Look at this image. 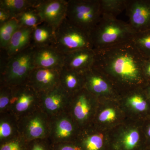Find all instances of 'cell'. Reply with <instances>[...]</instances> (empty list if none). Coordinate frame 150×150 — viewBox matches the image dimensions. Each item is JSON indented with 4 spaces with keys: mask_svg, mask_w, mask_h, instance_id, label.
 Masks as SVG:
<instances>
[{
    "mask_svg": "<svg viewBox=\"0 0 150 150\" xmlns=\"http://www.w3.org/2000/svg\"><path fill=\"white\" fill-rule=\"evenodd\" d=\"M95 58L93 49L77 50L64 54V67L83 72L93 66Z\"/></svg>",
    "mask_w": 150,
    "mask_h": 150,
    "instance_id": "cell-20",
    "label": "cell"
},
{
    "mask_svg": "<svg viewBox=\"0 0 150 150\" xmlns=\"http://www.w3.org/2000/svg\"><path fill=\"white\" fill-rule=\"evenodd\" d=\"M94 50L93 67L109 79L121 96L148 82L143 73L145 59L132 41Z\"/></svg>",
    "mask_w": 150,
    "mask_h": 150,
    "instance_id": "cell-1",
    "label": "cell"
},
{
    "mask_svg": "<svg viewBox=\"0 0 150 150\" xmlns=\"http://www.w3.org/2000/svg\"><path fill=\"white\" fill-rule=\"evenodd\" d=\"M83 73L85 88L98 99H120L121 96L115 87L101 72L92 67Z\"/></svg>",
    "mask_w": 150,
    "mask_h": 150,
    "instance_id": "cell-13",
    "label": "cell"
},
{
    "mask_svg": "<svg viewBox=\"0 0 150 150\" xmlns=\"http://www.w3.org/2000/svg\"><path fill=\"white\" fill-rule=\"evenodd\" d=\"M128 0H100L103 16L116 18L126 10Z\"/></svg>",
    "mask_w": 150,
    "mask_h": 150,
    "instance_id": "cell-26",
    "label": "cell"
},
{
    "mask_svg": "<svg viewBox=\"0 0 150 150\" xmlns=\"http://www.w3.org/2000/svg\"><path fill=\"white\" fill-rule=\"evenodd\" d=\"M50 118L48 139L52 144L76 142L81 129L68 112Z\"/></svg>",
    "mask_w": 150,
    "mask_h": 150,
    "instance_id": "cell-11",
    "label": "cell"
},
{
    "mask_svg": "<svg viewBox=\"0 0 150 150\" xmlns=\"http://www.w3.org/2000/svg\"><path fill=\"white\" fill-rule=\"evenodd\" d=\"M76 143L82 150H110L109 131L92 125L81 129Z\"/></svg>",
    "mask_w": 150,
    "mask_h": 150,
    "instance_id": "cell-17",
    "label": "cell"
},
{
    "mask_svg": "<svg viewBox=\"0 0 150 150\" xmlns=\"http://www.w3.org/2000/svg\"><path fill=\"white\" fill-rule=\"evenodd\" d=\"M51 118L40 107L18 119L20 136L26 142L48 139Z\"/></svg>",
    "mask_w": 150,
    "mask_h": 150,
    "instance_id": "cell-8",
    "label": "cell"
},
{
    "mask_svg": "<svg viewBox=\"0 0 150 150\" xmlns=\"http://www.w3.org/2000/svg\"><path fill=\"white\" fill-rule=\"evenodd\" d=\"M127 119L119 100L99 99L93 125L101 130L109 131Z\"/></svg>",
    "mask_w": 150,
    "mask_h": 150,
    "instance_id": "cell-9",
    "label": "cell"
},
{
    "mask_svg": "<svg viewBox=\"0 0 150 150\" xmlns=\"http://www.w3.org/2000/svg\"><path fill=\"white\" fill-rule=\"evenodd\" d=\"M12 96V87L0 86V114L9 112Z\"/></svg>",
    "mask_w": 150,
    "mask_h": 150,
    "instance_id": "cell-30",
    "label": "cell"
},
{
    "mask_svg": "<svg viewBox=\"0 0 150 150\" xmlns=\"http://www.w3.org/2000/svg\"><path fill=\"white\" fill-rule=\"evenodd\" d=\"M119 100L127 118L142 121L150 116V101L143 88L122 95Z\"/></svg>",
    "mask_w": 150,
    "mask_h": 150,
    "instance_id": "cell-12",
    "label": "cell"
},
{
    "mask_svg": "<svg viewBox=\"0 0 150 150\" xmlns=\"http://www.w3.org/2000/svg\"><path fill=\"white\" fill-rule=\"evenodd\" d=\"M144 150H150V149H146Z\"/></svg>",
    "mask_w": 150,
    "mask_h": 150,
    "instance_id": "cell-38",
    "label": "cell"
},
{
    "mask_svg": "<svg viewBox=\"0 0 150 150\" xmlns=\"http://www.w3.org/2000/svg\"><path fill=\"white\" fill-rule=\"evenodd\" d=\"M60 85L71 96L84 88L83 73L63 67L60 71Z\"/></svg>",
    "mask_w": 150,
    "mask_h": 150,
    "instance_id": "cell-21",
    "label": "cell"
},
{
    "mask_svg": "<svg viewBox=\"0 0 150 150\" xmlns=\"http://www.w3.org/2000/svg\"><path fill=\"white\" fill-rule=\"evenodd\" d=\"M53 145V144H52ZM53 150H82L76 142L53 145Z\"/></svg>",
    "mask_w": 150,
    "mask_h": 150,
    "instance_id": "cell-33",
    "label": "cell"
},
{
    "mask_svg": "<svg viewBox=\"0 0 150 150\" xmlns=\"http://www.w3.org/2000/svg\"><path fill=\"white\" fill-rule=\"evenodd\" d=\"M135 33L129 23L102 16L91 37L93 49H99L131 41Z\"/></svg>",
    "mask_w": 150,
    "mask_h": 150,
    "instance_id": "cell-2",
    "label": "cell"
},
{
    "mask_svg": "<svg viewBox=\"0 0 150 150\" xmlns=\"http://www.w3.org/2000/svg\"><path fill=\"white\" fill-rule=\"evenodd\" d=\"M20 136L18 119L10 112L0 114V144Z\"/></svg>",
    "mask_w": 150,
    "mask_h": 150,
    "instance_id": "cell-24",
    "label": "cell"
},
{
    "mask_svg": "<svg viewBox=\"0 0 150 150\" xmlns=\"http://www.w3.org/2000/svg\"><path fill=\"white\" fill-rule=\"evenodd\" d=\"M110 150H144L147 149L142 121L127 118L109 131Z\"/></svg>",
    "mask_w": 150,
    "mask_h": 150,
    "instance_id": "cell-4",
    "label": "cell"
},
{
    "mask_svg": "<svg viewBox=\"0 0 150 150\" xmlns=\"http://www.w3.org/2000/svg\"><path fill=\"white\" fill-rule=\"evenodd\" d=\"M131 41L145 60L150 59V29L135 33Z\"/></svg>",
    "mask_w": 150,
    "mask_h": 150,
    "instance_id": "cell-28",
    "label": "cell"
},
{
    "mask_svg": "<svg viewBox=\"0 0 150 150\" xmlns=\"http://www.w3.org/2000/svg\"><path fill=\"white\" fill-rule=\"evenodd\" d=\"M12 91L9 112L17 119L40 107V95L27 84L12 87Z\"/></svg>",
    "mask_w": 150,
    "mask_h": 150,
    "instance_id": "cell-10",
    "label": "cell"
},
{
    "mask_svg": "<svg viewBox=\"0 0 150 150\" xmlns=\"http://www.w3.org/2000/svg\"><path fill=\"white\" fill-rule=\"evenodd\" d=\"M54 46L64 54L84 49H93L90 34L75 26L67 18L55 31Z\"/></svg>",
    "mask_w": 150,
    "mask_h": 150,
    "instance_id": "cell-6",
    "label": "cell"
},
{
    "mask_svg": "<svg viewBox=\"0 0 150 150\" xmlns=\"http://www.w3.org/2000/svg\"><path fill=\"white\" fill-rule=\"evenodd\" d=\"M35 68L32 46L7 57L5 64L1 69L0 86L14 87L27 83L30 75Z\"/></svg>",
    "mask_w": 150,
    "mask_h": 150,
    "instance_id": "cell-3",
    "label": "cell"
},
{
    "mask_svg": "<svg viewBox=\"0 0 150 150\" xmlns=\"http://www.w3.org/2000/svg\"><path fill=\"white\" fill-rule=\"evenodd\" d=\"M102 17L100 0H69L66 18L90 34Z\"/></svg>",
    "mask_w": 150,
    "mask_h": 150,
    "instance_id": "cell-5",
    "label": "cell"
},
{
    "mask_svg": "<svg viewBox=\"0 0 150 150\" xmlns=\"http://www.w3.org/2000/svg\"><path fill=\"white\" fill-rule=\"evenodd\" d=\"M26 150H53V145L48 139L28 142Z\"/></svg>",
    "mask_w": 150,
    "mask_h": 150,
    "instance_id": "cell-32",
    "label": "cell"
},
{
    "mask_svg": "<svg viewBox=\"0 0 150 150\" xmlns=\"http://www.w3.org/2000/svg\"><path fill=\"white\" fill-rule=\"evenodd\" d=\"M33 60L35 68L61 69L64 66V55L54 46L33 48Z\"/></svg>",
    "mask_w": 150,
    "mask_h": 150,
    "instance_id": "cell-19",
    "label": "cell"
},
{
    "mask_svg": "<svg viewBox=\"0 0 150 150\" xmlns=\"http://www.w3.org/2000/svg\"><path fill=\"white\" fill-rule=\"evenodd\" d=\"M99 99L85 88L72 95L67 112L81 129L93 125Z\"/></svg>",
    "mask_w": 150,
    "mask_h": 150,
    "instance_id": "cell-7",
    "label": "cell"
},
{
    "mask_svg": "<svg viewBox=\"0 0 150 150\" xmlns=\"http://www.w3.org/2000/svg\"><path fill=\"white\" fill-rule=\"evenodd\" d=\"M55 31L53 27L43 22L33 29L30 45L33 48L54 46Z\"/></svg>",
    "mask_w": 150,
    "mask_h": 150,
    "instance_id": "cell-23",
    "label": "cell"
},
{
    "mask_svg": "<svg viewBox=\"0 0 150 150\" xmlns=\"http://www.w3.org/2000/svg\"><path fill=\"white\" fill-rule=\"evenodd\" d=\"M21 27L16 18L11 19L0 25V47L2 50L6 49L15 33Z\"/></svg>",
    "mask_w": 150,
    "mask_h": 150,
    "instance_id": "cell-27",
    "label": "cell"
},
{
    "mask_svg": "<svg viewBox=\"0 0 150 150\" xmlns=\"http://www.w3.org/2000/svg\"><path fill=\"white\" fill-rule=\"evenodd\" d=\"M33 29L30 28L21 27L17 30L4 50L5 51L7 57L18 54L31 46Z\"/></svg>",
    "mask_w": 150,
    "mask_h": 150,
    "instance_id": "cell-22",
    "label": "cell"
},
{
    "mask_svg": "<svg viewBox=\"0 0 150 150\" xmlns=\"http://www.w3.org/2000/svg\"><path fill=\"white\" fill-rule=\"evenodd\" d=\"M28 142L21 136L0 144V150H26Z\"/></svg>",
    "mask_w": 150,
    "mask_h": 150,
    "instance_id": "cell-31",
    "label": "cell"
},
{
    "mask_svg": "<svg viewBox=\"0 0 150 150\" xmlns=\"http://www.w3.org/2000/svg\"><path fill=\"white\" fill-rule=\"evenodd\" d=\"M40 95V108L50 117L67 112L71 96L59 85Z\"/></svg>",
    "mask_w": 150,
    "mask_h": 150,
    "instance_id": "cell-14",
    "label": "cell"
},
{
    "mask_svg": "<svg viewBox=\"0 0 150 150\" xmlns=\"http://www.w3.org/2000/svg\"><path fill=\"white\" fill-rule=\"evenodd\" d=\"M143 88L150 101V81H148Z\"/></svg>",
    "mask_w": 150,
    "mask_h": 150,
    "instance_id": "cell-37",
    "label": "cell"
},
{
    "mask_svg": "<svg viewBox=\"0 0 150 150\" xmlns=\"http://www.w3.org/2000/svg\"><path fill=\"white\" fill-rule=\"evenodd\" d=\"M126 10L129 24L135 33L150 29V1L128 0Z\"/></svg>",
    "mask_w": 150,
    "mask_h": 150,
    "instance_id": "cell-15",
    "label": "cell"
},
{
    "mask_svg": "<svg viewBox=\"0 0 150 150\" xmlns=\"http://www.w3.org/2000/svg\"><path fill=\"white\" fill-rule=\"evenodd\" d=\"M61 69L35 68L30 75L26 84L39 94L45 93L60 85Z\"/></svg>",
    "mask_w": 150,
    "mask_h": 150,
    "instance_id": "cell-18",
    "label": "cell"
},
{
    "mask_svg": "<svg viewBox=\"0 0 150 150\" xmlns=\"http://www.w3.org/2000/svg\"><path fill=\"white\" fill-rule=\"evenodd\" d=\"M40 0H1L0 9L8 13L11 18H15L29 8H34Z\"/></svg>",
    "mask_w": 150,
    "mask_h": 150,
    "instance_id": "cell-25",
    "label": "cell"
},
{
    "mask_svg": "<svg viewBox=\"0 0 150 150\" xmlns=\"http://www.w3.org/2000/svg\"><path fill=\"white\" fill-rule=\"evenodd\" d=\"M142 128L146 138L147 149H150V116L142 121Z\"/></svg>",
    "mask_w": 150,
    "mask_h": 150,
    "instance_id": "cell-34",
    "label": "cell"
},
{
    "mask_svg": "<svg viewBox=\"0 0 150 150\" xmlns=\"http://www.w3.org/2000/svg\"><path fill=\"white\" fill-rule=\"evenodd\" d=\"M68 1L40 0L35 8L43 23L55 30L66 18Z\"/></svg>",
    "mask_w": 150,
    "mask_h": 150,
    "instance_id": "cell-16",
    "label": "cell"
},
{
    "mask_svg": "<svg viewBox=\"0 0 150 150\" xmlns=\"http://www.w3.org/2000/svg\"><path fill=\"white\" fill-rule=\"evenodd\" d=\"M11 18L8 13L0 9V25L6 23Z\"/></svg>",
    "mask_w": 150,
    "mask_h": 150,
    "instance_id": "cell-36",
    "label": "cell"
},
{
    "mask_svg": "<svg viewBox=\"0 0 150 150\" xmlns=\"http://www.w3.org/2000/svg\"><path fill=\"white\" fill-rule=\"evenodd\" d=\"M15 18L21 27L34 28L43 23L35 8L26 10Z\"/></svg>",
    "mask_w": 150,
    "mask_h": 150,
    "instance_id": "cell-29",
    "label": "cell"
},
{
    "mask_svg": "<svg viewBox=\"0 0 150 150\" xmlns=\"http://www.w3.org/2000/svg\"><path fill=\"white\" fill-rule=\"evenodd\" d=\"M143 73L147 81H150V59L145 60L143 66Z\"/></svg>",
    "mask_w": 150,
    "mask_h": 150,
    "instance_id": "cell-35",
    "label": "cell"
}]
</instances>
